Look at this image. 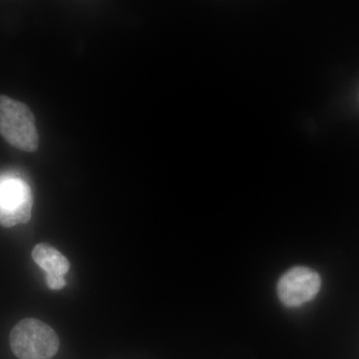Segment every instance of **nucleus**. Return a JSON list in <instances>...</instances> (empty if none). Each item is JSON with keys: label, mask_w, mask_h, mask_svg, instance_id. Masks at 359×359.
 Returning <instances> with one entry per match:
<instances>
[{"label": "nucleus", "mask_w": 359, "mask_h": 359, "mask_svg": "<svg viewBox=\"0 0 359 359\" xmlns=\"http://www.w3.org/2000/svg\"><path fill=\"white\" fill-rule=\"evenodd\" d=\"M0 135L23 152H36L39 149V135L32 109L6 95H0Z\"/></svg>", "instance_id": "f257e3e1"}, {"label": "nucleus", "mask_w": 359, "mask_h": 359, "mask_svg": "<svg viewBox=\"0 0 359 359\" xmlns=\"http://www.w3.org/2000/svg\"><path fill=\"white\" fill-rule=\"evenodd\" d=\"M11 351L20 359H51L58 353V335L36 318L20 320L9 335Z\"/></svg>", "instance_id": "f03ea898"}, {"label": "nucleus", "mask_w": 359, "mask_h": 359, "mask_svg": "<svg viewBox=\"0 0 359 359\" xmlns=\"http://www.w3.org/2000/svg\"><path fill=\"white\" fill-rule=\"evenodd\" d=\"M32 207V189L26 182L14 178L0 181V226L13 228L28 223Z\"/></svg>", "instance_id": "7ed1b4c3"}, {"label": "nucleus", "mask_w": 359, "mask_h": 359, "mask_svg": "<svg viewBox=\"0 0 359 359\" xmlns=\"http://www.w3.org/2000/svg\"><path fill=\"white\" fill-rule=\"evenodd\" d=\"M321 280L316 271L297 266L282 276L278 285L280 301L287 306H299L316 297L320 290Z\"/></svg>", "instance_id": "20e7f679"}, {"label": "nucleus", "mask_w": 359, "mask_h": 359, "mask_svg": "<svg viewBox=\"0 0 359 359\" xmlns=\"http://www.w3.org/2000/svg\"><path fill=\"white\" fill-rule=\"evenodd\" d=\"M32 259L49 276H65L70 269L67 257L55 248L47 244L35 245L32 250Z\"/></svg>", "instance_id": "39448f33"}, {"label": "nucleus", "mask_w": 359, "mask_h": 359, "mask_svg": "<svg viewBox=\"0 0 359 359\" xmlns=\"http://www.w3.org/2000/svg\"><path fill=\"white\" fill-rule=\"evenodd\" d=\"M47 287L50 290H62L66 285L65 276L46 275Z\"/></svg>", "instance_id": "423d86ee"}]
</instances>
